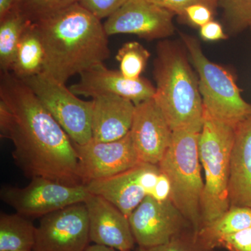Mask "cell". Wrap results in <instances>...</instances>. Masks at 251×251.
<instances>
[{
  "mask_svg": "<svg viewBox=\"0 0 251 251\" xmlns=\"http://www.w3.org/2000/svg\"><path fill=\"white\" fill-rule=\"evenodd\" d=\"M90 242L88 213L80 202L41 218L33 251H85Z\"/></svg>",
  "mask_w": 251,
  "mask_h": 251,
  "instance_id": "9c48e42d",
  "label": "cell"
},
{
  "mask_svg": "<svg viewBox=\"0 0 251 251\" xmlns=\"http://www.w3.org/2000/svg\"><path fill=\"white\" fill-rule=\"evenodd\" d=\"M90 193L85 185L70 186L41 176L31 178L25 187L4 186L0 198L16 213L36 219L72 204L84 202Z\"/></svg>",
  "mask_w": 251,
  "mask_h": 251,
  "instance_id": "ba28073f",
  "label": "cell"
},
{
  "mask_svg": "<svg viewBox=\"0 0 251 251\" xmlns=\"http://www.w3.org/2000/svg\"><path fill=\"white\" fill-rule=\"evenodd\" d=\"M89 216L90 242L121 251H131L135 243L129 220L118 208L99 196L85 201Z\"/></svg>",
  "mask_w": 251,
  "mask_h": 251,
  "instance_id": "2e32d148",
  "label": "cell"
},
{
  "mask_svg": "<svg viewBox=\"0 0 251 251\" xmlns=\"http://www.w3.org/2000/svg\"><path fill=\"white\" fill-rule=\"evenodd\" d=\"M153 67V99L171 129L202 130L204 108L198 79L184 50L171 41H162Z\"/></svg>",
  "mask_w": 251,
  "mask_h": 251,
  "instance_id": "3957f363",
  "label": "cell"
},
{
  "mask_svg": "<svg viewBox=\"0 0 251 251\" xmlns=\"http://www.w3.org/2000/svg\"><path fill=\"white\" fill-rule=\"evenodd\" d=\"M128 0H80L79 4L101 21L118 11Z\"/></svg>",
  "mask_w": 251,
  "mask_h": 251,
  "instance_id": "83f0119b",
  "label": "cell"
},
{
  "mask_svg": "<svg viewBox=\"0 0 251 251\" xmlns=\"http://www.w3.org/2000/svg\"><path fill=\"white\" fill-rule=\"evenodd\" d=\"M229 200L230 207L251 208V117L235 128L231 152Z\"/></svg>",
  "mask_w": 251,
  "mask_h": 251,
  "instance_id": "ac0fdd59",
  "label": "cell"
},
{
  "mask_svg": "<svg viewBox=\"0 0 251 251\" xmlns=\"http://www.w3.org/2000/svg\"><path fill=\"white\" fill-rule=\"evenodd\" d=\"M229 30L236 33L251 27V0H220Z\"/></svg>",
  "mask_w": 251,
  "mask_h": 251,
  "instance_id": "cb8c5ba5",
  "label": "cell"
},
{
  "mask_svg": "<svg viewBox=\"0 0 251 251\" xmlns=\"http://www.w3.org/2000/svg\"></svg>",
  "mask_w": 251,
  "mask_h": 251,
  "instance_id": "d590c367",
  "label": "cell"
},
{
  "mask_svg": "<svg viewBox=\"0 0 251 251\" xmlns=\"http://www.w3.org/2000/svg\"><path fill=\"white\" fill-rule=\"evenodd\" d=\"M171 181L168 176L161 172V174L158 176L156 184L150 196L158 202H164V201L171 199Z\"/></svg>",
  "mask_w": 251,
  "mask_h": 251,
  "instance_id": "1f68e13d",
  "label": "cell"
},
{
  "mask_svg": "<svg viewBox=\"0 0 251 251\" xmlns=\"http://www.w3.org/2000/svg\"><path fill=\"white\" fill-rule=\"evenodd\" d=\"M45 50L35 23L31 22L23 33L11 72L18 78H27L44 72Z\"/></svg>",
  "mask_w": 251,
  "mask_h": 251,
  "instance_id": "d6986e66",
  "label": "cell"
},
{
  "mask_svg": "<svg viewBox=\"0 0 251 251\" xmlns=\"http://www.w3.org/2000/svg\"><path fill=\"white\" fill-rule=\"evenodd\" d=\"M31 22L20 9L19 4L7 16L0 19L1 72H11L23 33Z\"/></svg>",
  "mask_w": 251,
  "mask_h": 251,
  "instance_id": "44dd1931",
  "label": "cell"
},
{
  "mask_svg": "<svg viewBox=\"0 0 251 251\" xmlns=\"http://www.w3.org/2000/svg\"><path fill=\"white\" fill-rule=\"evenodd\" d=\"M138 247H151L170 242L193 229L171 199L158 202L148 196L128 216Z\"/></svg>",
  "mask_w": 251,
  "mask_h": 251,
  "instance_id": "30bf717a",
  "label": "cell"
},
{
  "mask_svg": "<svg viewBox=\"0 0 251 251\" xmlns=\"http://www.w3.org/2000/svg\"><path fill=\"white\" fill-rule=\"evenodd\" d=\"M34 92L73 143L82 145L92 140V100L79 99L70 89L46 73L22 80Z\"/></svg>",
  "mask_w": 251,
  "mask_h": 251,
  "instance_id": "52a82bcc",
  "label": "cell"
},
{
  "mask_svg": "<svg viewBox=\"0 0 251 251\" xmlns=\"http://www.w3.org/2000/svg\"><path fill=\"white\" fill-rule=\"evenodd\" d=\"M151 54L140 43L130 41L119 49L115 59L120 64V72L124 76L135 80L140 78Z\"/></svg>",
  "mask_w": 251,
  "mask_h": 251,
  "instance_id": "603a6c76",
  "label": "cell"
},
{
  "mask_svg": "<svg viewBox=\"0 0 251 251\" xmlns=\"http://www.w3.org/2000/svg\"><path fill=\"white\" fill-rule=\"evenodd\" d=\"M130 135L140 162L158 165L171 146L173 130L154 99L136 105Z\"/></svg>",
  "mask_w": 251,
  "mask_h": 251,
  "instance_id": "5bb4252c",
  "label": "cell"
},
{
  "mask_svg": "<svg viewBox=\"0 0 251 251\" xmlns=\"http://www.w3.org/2000/svg\"><path fill=\"white\" fill-rule=\"evenodd\" d=\"M18 4V0H0V19L10 14Z\"/></svg>",
  "mask_w": 251,
  "mask_h": 251,
  "instance_id": "d6a6232c",
  "label": "cell"
},
{
  "mask_svg": "<svg viewBox=\"0 0 251 251\" xmlns=\"http://www.w3.org/2000/svg\"><path fill=\"white\" fill-rule=\"evenodd\" d=\"M80 76L78 82L69 87L77 96L94 99L103 95H117L138 105L153 99L156 93V87L150 81L143 77L127 78L120 71L109 69L103 63L90 68Z\"/></svg>",
  "mask_w": 251,
  "mask_h": 251,
  "instance_id": "9a60e30c",
  "label": "cell"
},
{
  "mask_svg": "<svg viewBox=\"0 0 251 251\" xmlns=\"http://www.w3.org/2000/svg\"><path fill=\"white\" fill-rule=\"evenodd\" d=\"M36 227L21 214H0V251H33Z\"/></svg>",
  "mask_w": 251,
  "mask_h": 251,
  "instance_id": "ffe728a7",
  "label": "cell"
},
{
  "mask_svg": "<svg viewBox=\"0 0 251 251\" xmlns=\"http://www.w3.org/2000/svg\"><path fill=\"white\" fill-rule=\"evenodd\" d=\"M85 251H121L112 248L105 247V246L98 245V244H92L87 247Z\"/></svg>",
  "mask_w": 251,
  "mask_h": 251,
  "instance_id": "836d02e7",
  "label": "cell"
},
{
  "mask_svg": "<svg viewBox=\"0 0 251 251\" xmlns=\"http://www.w3.org/2000/svg\"><path fill=\"white\" fill-rule=\"evenodd\" d=\"M214 10L204 4H193L184 10L181 18L191 25L201 28L206 23L213 21Z\"/></svg>",
  "mask_w": 251,
  "mask_h": 251,
  "instance_id": "f546056e",
  "label": "cell"
},
{
  "mask_svg": "<svg viewBox=\"0 0 251 251\" xmlns=\"http://www.w3.org/2000/svg\"><path fill=\"white\" fill-rule=\"evenodd\" d=\"M135 251H214L204 246L198 232L188 229L170 242L151 247H137Z\"/></svg>",
  "mask_w": 251,
  "mask_h": 251,
  "instance_id": "484cf974",
  "label": "cell"
},
{
  "mask_svg": "<svg viewBox=\"0 0 251 251\" xmlns=\"http://www.w3.org/2000/svg\"><path fill=\"white\" fill-rule=\"evenodd\" d=\"M251 227V208L231 206L224 215L202 227L198 234L208 249L214 251V243L220 238Z\"/></svg>",
  "mask_w": 251,
  "mask_h": 251,
  "instance_id": "7402d4cb",
  "label": "cell"
},
{
  "mask_svg": "<svg viewBox=\"0 0 251 251\" xmlns=\"http://www.w3.org/2000/svg\"><path fill=\"white\" fill-rule=\"evenodd\" d=\"M160 174L158 165L141 162L111 177L91 181L85 186L91 194L103 198L128 218L151 194Z\"/></svg>",
  "mask_w": 251,
  "mask_h": 251,
  "instance_id": "8fae6325",
  "label": "cell"
},
{
  "mask_svg": "<svg viewBox=\"0 0 251 251\" xmlns=\"http://www.w3.org/2000/svg\"></svg>",
  "mask_w": 251,
  "mask_h": 251,
  "instance_id": "8d00e7d4",
  "label": "cell"
},
{
  "mask_svg": "<svg viewBox=\"0 0 251 251\" xmlns=\"http://www.w3.org/2000/svg\"><path fill=\"white\" fill-rule=\"evenodd\" d=\"M136 105L117 95L92 99V139L112 142L122 139L131 128Z\"/></svg>",
  "mask_w": 251,
  "mask_h": 251,
  "instance_id": "e0dca14e",
  "label": "cell"
},
{
  "mask_svg": "<svg viewBox=\"0 0 251 251\" xmlns=\"http://www.w3.org/2000/svg\"><path fill=\"white\" fill-rule=\"evenodd\" d=\"M181 38L199 75L204 113L234 126L250 118L251 105L242 98L232 74L206 58L197 39L186 34Z\"/></svg>",
  "mask_w": 251,
  "mask_h": 251,
  "instance_id": "8992f818",
  "label": "cell"
},
{
  "mask_svg": "<svg viewBox=\"0 0 251 251\" xmlns=\"http://www.w3.org/2000/svg\"><path fill=\"white\" fill-rule=\"evenodd\" d=\"M74 144L78 159L79 175L84 185L94 180L111 177L141 163L130 132L116 141L92 139L85 145Z\"/></svg>",
  "mask_w": 251,
  "mask_h": 251,
  "instance_id": "7c38bea8",
  "label": "cell"
},
{
  "mask_svg": "<svg viewBox=\"0 0 251 251\" xmlns=\"http://www.w3.org/2000/svg\"><path fill=\"white\" fill-rule=\"evenodd\" d=\"M34 23L45 50L44 73L62 83L110 57L103 23L79 3Z\"/></svg>",
  "mask_w": 251,
  "mask_h": 251,
  "instance_id": "7a4b0ae2",
  "label": "cell"
},
{
  "mask_svg": "<svg viewBox=\"0 0 251 251\" xmlns=\"http://www.w3.org/2000/svg\"><path fill=\"white\" fill-rule=\"evenodd\" d=\"M151 4L169 10L180 17L184 14V10L193 4H204L215 11L219 5L220 0H144Z\"/></svg>",
  "mask_w": 251,
  "mask_h": 251,
  "instance_id": "f1b7e54d",
  "label": "cell"
},
{
  "mask_svg": "<svg viewBox=\"0 0 251 251\" xmlns=\"http://www.w3.org/2000/svg\"><path fill=\"white\" fill-rule=\"evenodd\" d=\"M79 1L80 0H21L19 7L31 21L36 22Z\"/></svg>",
  "mask_w": 251,
  "mask_h": 251,
  "instance_id": "d4e9b609",
  "label": "cell"
},
{
  "mask_svg": "<svg viewBox=\"0 0 251 251\" xmlns=\"http://www.w3.org/2000/svg\"><path fill=\"white\" fill-rule=\"evenodd\" d=\"M217 248L228 251H251V227L220 238L213 247L214 250Z\"/></svg>",
  "mask_w": 251,
  "mask_h": 251,
  "instance_id": "4316f807",
  "label": "cell"
},
{
  "mask_svg": "<svg viewBox=\"0 0 251 251\" xmlns=\"http://www.w3.org/2000/svg\"><path fill=\"white\" fill-rule=\"evenodd\" d=\"M18 1H21V0H18Z\"/></svg>",
  "mask_w": 251,
  "mask_h": 251,
  "instance_id": "e575fe53",
  "label": "cell"
},
{
  "mask_svg": "<svg viewBox=\"0 0 251 251\" xmlns=\"http://www.w3.org/2000/svg\"><path fill=\"white\" fill-rule=\"evenodd\" d=\"M174 13L144 0H128L103 23L108 36L134 34L147 40L163 39L174 32Z\"/></svg>",
  "mask_w": 251,
  "mask_h": 251,
  "instance_id": "4fadbf2b",
  "label": "cell"
},
{
  "mask_svg": "<svg viewBox=\"0 0 251 251\" xmlns=\"http://www.w3.org/2000/svg\"><path fill=\"white\" fill-rule=\"evenodd\" d=\"M0 133L12 142L13 159L25 176L82 184L72 140L31 89L10 72L0 75Z\"/></svg>",
  "mask_w": 251,
  "mask_h": 251,
  "instance_id": "6da1fadb",
  "label": "cell"
},
{
  "mask_svg": "<svg viewBox=\"0 0 251 251\" xmlns=\"http://www.w3.org/2000/svg\"><path fill=\"white\" fill-rule=\"evenodd\" d=\"M235 128L204 113L199 139L200 159L204 172L201 200L202 228L230 208L229 181Z\"/></svg>",
  "mask_w": 251,
  "mask_h": 251,
  "instance_id": "277c9868",
  "label": "cell"
},
{
  "mask_svg": "<svg viewBox=\"0 0 251 251\" xmlns=\"http://www.w3.org/2000/svg\"><path fill=\"white\" fill-rule=\"evenodd\" d=\"M200 34L203 40L208 41L224 40L227 38L222 25L214 21H211L201 27Z\"/></svg>",
  "mask_w": 251,
  "mask_h": 251,
  "instance_id": "4dcf8cb0",
  "label": "cell"
},
{
  "mask_svg": "<svg viewBox=\"0 0 251 251\" xmlns=\"http://www.w3.org/2000/svg\"><path fill=\"white\" fill-rule=\"evenodd\" d=\"M201 131H173L171 146L158 165L171 181L172 202L196 232L202 226L201 200L204 180L199 154Z\"/></svg>",
  "mask_w": 251,
  "mask_h": 251,
  "instance_id": "5b68a950",
  "label": "cell"
}]
</instances>
